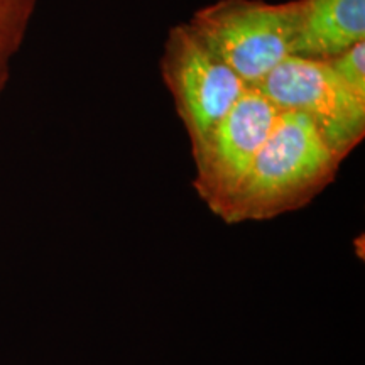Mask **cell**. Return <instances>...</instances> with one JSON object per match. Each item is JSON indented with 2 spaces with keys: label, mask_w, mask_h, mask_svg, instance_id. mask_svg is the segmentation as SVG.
I'll return each instance as SVG.
<instances>
[{
  "label": "cell",
  "mask_w": 365,
  "mask_h": 365,
  "mask_svg": "<svg viewBox=\"0 0 365 365\" xmlns=\"http://www.w3.org/2000/svg\"><path fill=\"white\" fill-rule=\"evenodd\" d=\"M341 161L312 118L281 110L239 191L218 217L242 223L294 212L330 185Z\"/></svg>",
  "instance_id": "cell-1"
},
{
  "label": "cell",
  "mask_w": 365,
  "mask_h": 365,
  "mask_svg": "<svg viewBox=\"0 0 365 365\" xmlns=\"http://www.w3.org/2000/svg\"><path fill=\"white\" fill-rule=\"evenodd\" d=\"M298 14V0H218L195 12L188 26L245 83L257 86L293 56Z\"/></svg>",
  "instance_id": "cell-2"
},
{
  "label": "cell",
  "mask_w": 365,
  "mask_h": 365,
  "mask_svg": "<svg viewBox=\"0 0 365 365\" xmlns=\"http://www.w3.org/2000/svg\"><path fill=\"white\" fill-rule=\"evenodd\" d=\"M279 110L312 118L341 158L357 148L365 134V98L333 71L328 61L289 56L257 85Z\"/></svg>",
  "instance_id": "cell-3"
},
{
  "label": "cell",
  "mask_w": 365,
  "mask_h": 365,
  "mask_svg": "<svg viewBox=\"0 0 365 365\" xmlns=\"http://www.w3.org/2000/svg\"><path fill=\"white\" fill-rule=\"evenodd\" d=\"M163 75L193 153L249 88L188 24L171 29L163 56Z\"/></svg>",
  "instance_id": "cell-4"
},
{
  "label": "cell",
  "mask_w": 365,
  "mask_h": 365,
  "mask_svg": "<svg viewBox=\"0 0 365 365\" xmlns=\"http://www.w3.org/2000/svg\"><path fill=\"white\" fill-rule=\"evenodd\" d=\"M279 112L261 88L249 86L193 153L195 190L215 215L239 191Z\"/></svg>",
  "instance_id": "cell-5"
},
{
  "label": "cell",
  "mask_w": 365,
  "mask_h": 365,
  "mask_svg": "<svg viewBox=\"0 0 365 365\" xmlns=\"http://www.w3.org/2000/svg\"><path fill=\"white\" fill-rule=\"evenodd\" d=\"M293 56L328 59L365 41V0H298Z\"/></svg>",
  "instance_id": "cell-6"
},
{
  "label": "cell",
  "mask_w": 365,
  "mask_h": 365,
  "mask_svg": "<svg viewBox=\"0 0 365 365\" xmlns=\"http://www.w3.org/2000/svg\"><path fill=\"white\" fill-rule=\"evenodd\" d=\"M34 4L36 0H0V91L7 83L9 63L22 43Z\"/></svg>",
  "instance_id": "cell-7"
},
{
  "label": "cell",
  "mask_w": 365,
  "mask_h": 365,
  "mask_svg": "<svg viewBox=\"0 0 365 365\" xmlns=\"http://www.w3.org/2000/svg\"><path fill=\"white\" fill-rule=\"evenodd\" d=\"M328 65L355 93L365 98V41H360L345 53L328 59Z\"/></svg>",
  "instance_id": "cell-8"
}]
</instances>
